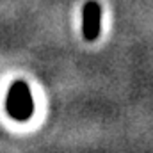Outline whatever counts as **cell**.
<instances>
[{
  "instance_id": "2",
  "label": "cell",
  "mask_w": 153,
  "mask_h": 153,
  "mask_svg": "<svg viewBox=\"0 0 153 153\" xmlns=\"http://www.w3.org/2000/svg\"><path fill=\"white\" fill-rule=\"evenodd\" d=\"M102 23V9L96 2H87L84 7V38L87 41L98 38Z\"/></svg>"
},
{
  "instance_id": "1",
  "label": "cell",
  "mask_w": 153,
  "mask_h": 153,
  "mask_svg": "<svg viewBox=\"0 0 153 153\" xmlns=\"http://www.w3.org/2000/svg\"><path fill=\"white\" fill-rule=\"evenodd\" d=\"M5 109H7V114L16 121H27L32 116L34 102H32L30 89L25 82L18 80L9 87L7 98H5Z\"/></svg>"
}]
</instances>
